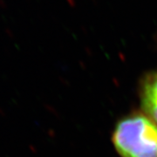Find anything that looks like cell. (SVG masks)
Wrapping results in <instances>:
<instances>
[{"instance_id":"cell-1","label":"cell","mask_w":157,"mask_h":157,"mask_svg":"<svg viewBox=\"0 0 157 157\" xmlns=\"http://www.w3.org/2000/svg\"><path fill=\"white\" fill-rule=\"evenodd\" d=\"M113 144L122 157H157V124L144 114H131L117 124Z\"/></svg>"},{"instance_id":"cell-2","label":"cell","mask_w":157,"mask_h":157,"mask_svg":"<svg viewBox=\"0 0 157 157\" xmlns=\"http://www.w3.org/2000/svg\"><path fill=\"white\" fill-rule=\"evenodd\" d=\"M140 101L145 114L157 124V72L144 78L140 89Z\"/></svg>"}]
</instances>
